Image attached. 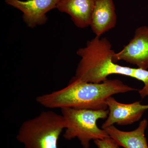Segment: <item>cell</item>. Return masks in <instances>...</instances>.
I'll return each instance as SVG.
<instances>
[{"mask_svg":"<svg viewBox=\"0 0 148 148\" xmlns=\"http://www.w3.org/2000/svg\"><path fill=\"white\" fill-rule=\"evenodd\" d=\"M136 90H138L119 79H108L100 83H93L74 77L64 88L39 95L36 100L42 106L49 109L106 110L108 109L106 101L109 97Z\"/></svg>","mask_w":148,"mask_h":148,"instance_id":"obj_1","label":"cell"},{"mask_svg":"<svg viewBox=\"0 0 148 148\" xmlns=\"http://www.w3.org/2000/svg\"><path fill=\"white\" fill-rule=\"evenodd\" d=\"M115 51L107 38L95 36L77 51L81 57L75 77L85 82L100 83L113 74L133 78L135 68L119 65L114 61Z\"/></svg>","mask_w":148,"mask_h":148,"instance_id":"obj_2","label":"cell"},{"mask_svg":"<svg viewBox=\"0 0 148 148\" xmlns=\"http://www.w3.org/2000/svg\"><path fill=\"white\" fill-rule=\"evenodd\" d=\"M66 127L61 114L43 111L22 123L16 139L25 148H58L59 137Z\"/></svg>","mask_w":148,"mask_h":148,"instance_id":"obj_3","label":"cell"},{"mask_svg":"<svg viewBox=\"0 0 148 148\" xmlns=\"http://www.w3.org/2000/svg\"><path fill=\"white\" fill-rule=\"evenodd\" d=\"M66 122L63 137L66 140L77 138L83 148H89L92 140L109 137L105 129L98 127L97 122L107 118L109 110H91L65 108L61 109Z\"/></svg>","mask_w":148,"mask_h":148,"instance_id":"obj_4","label":"cell"},{"mask_svg":"<svg viewBox=\"0 0 148 148\" xmlns=\"http://www.w3.org/2000/svg\"><path fill=\"white\" fill-rule=\"evenodd\" d=\"M115 63L123 61L138 66V68L148 69V27H138L133 38L121 50L115 53Z\"/></svg>","mask_w":148,"mask_h":148,"instance_id":"obj_5","label":"cell"},{"mask_svg":"<svg viewBox=\"0 0 148 148\" xmlns=\"http://www.w3.org/2000/svg\"><path fill=\"white\" fill-rule=\"evenodd\" d=\"M106 104L109 114L102 125L103 129L115 123L119 125L132 124L139 121L145 112L148 110V105H142L140 101L123 104L119 103L112 96L108 98Z\"/></svg>","mask_w":148,"mask_h":148,"instance_id":"obj_6","label":"cell"},{"mask_svg":"<svg viewBox=\"0 0 148 148\" xmlns=\"http://www.w3.org/2000/svg\"><path fill=\"white\" fill-rule=\"evenodd\" d=\"M60 0H4L8 5L23 12V21L27 27L33 28L43 25L48 18L46 14L56 8Z\"/></svg>","mask_w":148,"mask_h":148,"instance_id":"obj_7","label":"cell"},{"mask_svg":"<svg viewBox=\"0 0 148 148\" xmlns=\"http://www.w3.org/2000/svg\"><path fill=\"white\" fill-rule=\"evenodd\" d=\"M117 22L113 0H95L90 27L96 36L113 29Z\"/></svg>","mask_w":148,"mask_h":148,"instance_id":"obj_8","label":"cell"},{"mask_svg":"<svg viewBox=\"0 0 148 148\" xmlns=\"http://www.w3.org/2000/svg\"><path fill=\"white\" fill-rule=\"evenodd\" d=\"M95 0H60L56 8L67 13L77 27L85 28L90 26Z\"/></svg>","mask_w":148,"mask_h":148,"instance_id":"obj_9","label":"cell"},{"mask_svg":"<svg viewBox=\"0 0 148 148\" xmlns=\"http://www.w3.org/2000/svg\"><path fill=\"white\" fill-rule=\"evenodd\" d=\"M147 125V120L144 119L140 121L138 127L132 131H122L114 125L104 129L120 147L124 148H148L145 136Z\"/></svg>","mask_w":148,"mask_h":148,"instance_id":"obj_10","label":"cell"},{"mask_svg":"<svg viewBox=\"0 0 148 148\" xmlns=\"http://www.w3.org/2000/svg\"><path fill=\"white\" fill-rule=\"evenodd\" d=\"M133 78L142 81L144 84L143 88L138 90V92L142 98L148 96V70L135 68Z\"/></svg>","mask_w":148,"mask_h":148,"instance_id":"obj_11","label":"cell"},{"mask_svg":"<svg viewBox=\"0 0 148 148\" xmlns=\"http://www.w3.org/2000/svg\"><path fill=\"white\" fill-rule=\"evenodd\" d=\"M94 143L98 148H120L116 141L110 137L94 141Z\"/></svg>","mask_w":148,"mask_h":148,"instance_id":"obj_12","label":"cell"},{"mask_svg":"<svg viewBox=\"0 0 148 148\" xmlns=\"http://www.w3.org/2000/svg\"></svg>","mask_w":148,"mask_h":148,"instance_id":"obj_13","label":"cell"}]
</instances>
